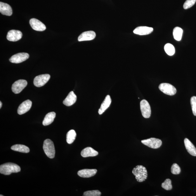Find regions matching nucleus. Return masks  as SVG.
I'll use <instances>...</instances> for the list:
<instances>
[{"label": "nucleus", "instance_id": "nucleus-1", "mask_svg": "<svg viewBox=\"0 0 196 196\" xmlns=\"http://www.w3.org/2000/svg\"><path fill=\"white\" fill-rule=\"evenodd\" d=\"M20 166L13 163H6L0 166V173L4 175H9L12 173H17L20 171Z\"/></svg>", "mask_w": 196, "mask_h": 196}, {"label": "nucleus", "instance_id": "nucleus-2", "mask_svg": "<svg viewBox=\"0 0 196 196\" xmlns=\"http://www.w3.org/2000/svg\"><path fill=\"white\" fill-rule=\"evenodd\" d=\"M132 173L135 176L136 179L138 182H143L148 177L147 170L145 167L142 165H138L134 167Z\"/></svg>", "mask_w": 196, "mask_h": 196}, {"label": "nucleus", "instance_id": "nucleus-3", "mask_svg": "<svg viewBox=\"0 0 196 196\" xmlns=\"http://www.w3.org/2000/svg\"><path fill=\"white\" fill-rule=\"evenodd\" d=\"M43 148L45 153L50 159L55 157V151L54 144L50 139H46L44 141Z\"/></svg>", "mask_w": 196, "mask_h": 196}, {"label": "nucleus", "instance_id": "nucleus-4", "mask_svg": "<svg viewBox=\"0 0 196 196\" xmlns=\"http://www.w3.org/2000/svg\"><path fill=\"white\" fill-rule=\"evenodd\" d=\"M159 88L162 92L170 96L174 95L176 92L175 87L169 83H164L160 84Z\"/></svg>", "mask_w": 196, "mask_h": 196}, {"label": "nucleus", "instance_id": "nucleus-5", "mask_svg": "<svg viewBox=\"0 0 196 196\" xmlns=\"http://www.w3.org/2000/svg\"><path fill=\"white\" fill-rule=\"evenodd\" d=\"M141 143L148 147L154 149L160 147L162 144L161 140L154 138H151L142 140Z\"/></svg>", "mask_w": 196, "mask_h": 196}, {"label": "nucleus", "instance_id": "nucleus-6", "mask_svg": "<svg viewBox=\"0 0 196 196\" xmlns=\"http://www.w3.org/2000/svg\"><path fill=\"white\" fill-rule=\"evenodd\" d=\"M50 78V75L49 74L41 75L35 78L34 84L35 86L40 87L44 86Z\"/></svg>", "mask_w": 196, "mask_h": 196}, {"label": "nucleus", "instance_id": "nucleus-7", "mask_svg": "<svg viewBox=\"0 0 196 196\" xmlns=\"http://www.w3.org/2000/svg\"><path fill=\"white\" fill-rule=\"evenodd\" d=\"M27 85V82L25 80H18L13 84L12 90L14 93L18 94L22 91Z\"/></svg>", "mask_w": 196, "mask_h": 196}, {"label": "nucleus", "instance_id": "nucleus-8", "mask_svg": "<svg viewBox=\"0 0 196 196\" xmlns=\"http://www.w3.org/2000/svg\"><path fill=\"white\" fill-rule=\"evenodd\" d=\"M140 109L142 114L144 117L148 119L150 117L151 114V108L148 101L143 100L141 101Z\"/></svg>", "mask_w": 196, "mask_h": 196}, {"label": "nucleus", "instance_id": "nucleus-9", "mask_svg": "<svg viewBox=\"0 0 196 196\" xmlns=\"http://www.w3.org/2000/svg\"><path fill=\"white\" fill-rule=\"evenodd\" d=\"M29 55L26 53H20L15 54L9 59V60L12 63H20L28 59Z\"/></svg>", "mask_w": 196, "mask_h": 196}, {"label": "nucleus", "instance_id": "nucleus-10", "mask_svg": "<svg viewBox=\"0 0 196 196\" xmlns=\"http://www.w3.org/2000/svg\"><path fill=\"white\" fill-rule=\"evenodd\" d=\"M30 24L32 29L36 31H42L46 29V25L41 21L36 19H31L30 20Z\"/></svg>", "mask_w": 196, "mask_h": 196}, {"label": "nucleus", "instance_id": "nucleus-11", "mask_svg": "<svg viewBox=\"0 0 196 196\" xmlns=\"http://www.w3.org/2000/svg\"><path fill=\"white\" fill-rule=\"evenodd\" d=\"M22 37V33L20 31L11 30L8 33L7 39L11 42H16L20 40Z\"/></svg>", "mask_w": 196, "mask_h": 196}, {"label": "nucleus", "instance_id": "nucleus-12", "mask_svg": "<svg viewBox=\"0 0 196 196\" xmlns=\"http://www.w3.org/2000/svg\"><path fill=\"white\" fill-rule=\"evenodd\" d=\"M32 104L31 101L30 100H28L24 101L18 107V114L22 115L27 112L31 108Z\"/></svg>", "mask_w": 196, "mask_h": 196}, {"label": "nucleus", "instance_id": "nucleus-13", "mask_svg": "<svg viewBox=\"0 0 196 196\" xmlns=\"http://www.w3.org/2000/svg\"><path fill=\"white\" fill-rule=\"evenodd\" d=\"M96 36L95 32L91 31L82 33L79 36L78 40L79 42L91 41L95 38Z\"/></svg>", "mask_w": 196, "mask_h": 196}, {"label": "nucleus", "instance_id": "nucleus-14", "mask_svg": "<svg viewBox=\"0 0 196 196\" xmlns=\"http://www.w3.org/2000/svg\"><path fill=\"white\" fill-rule=\"evenodd\" d=\"M97 171L96 169H85L79 171L77 174L81 177L88 178L95 176Z\"/></svg>", "mask_w": 196, "mask_h": 196}, {"label": "nucleus", "instance_id": "nucleus-15", "mask_svg": "<svg viewBox=\"0 0 196 196\" xmlns=\"http://www.w3.org/2000/svg\"><path fill=\"white\" fill-rule=\"evenodd\" d=\"M153 31V28L146 26L138 27L133 31L134 34L140 35H147L151 34Z\"/></svg>", "mask_w": 196, "mask_h": 196}, {"label": "nucleus", "instance_id": "nucleus-16", "mask_svg": "<svg viewBox=\"0 0 196 196\" xmlns=\"http://www.w3.org/2000/svg\"><path fill=\"white\" fill-rule=\"evenodd\" d=\"M0 12L3 15L10 16L12 15L13 10L8 4L0 2Z\"/></svg>", "mask_w": 196, "mask_h": 196}, {"label": "nucleus", "instance_id": "nucleus-17", "mask_svg": "<svg viewBox=\"0 0 196 196\" xmlns=\"http://www.w3.org/2000/svg\"><path fill=\"white\" fill-rule=\"evenodd\" d=\"M76 95L74 92L71 91L64 100L63 103L65 105L70 107L74 104L76 102Z\"/></svg>", "mask_w": 196, "mask_h": 196}, {"label": "nucleus", "instance_id": "nucleus-18", "mask_svg": "<svg viewBox=\"0 0 196 196\" xmlns=\"http://www.w3.org/2000/svg\"><path fill=\"white\" fill-rule=\"evenodd\" d=\"M111 102L112 100L110 96L109 95H107L106 97L105 100L101 104L100 108L99 109L98 112L99 114L102 115L103 113L109 107Z\"/></svg>", "mask_w": 196, "mask_h": 196}, {"label": "nucleus", "instance_id": "nucleus-19", "mask_svg": "<svg viewBox=\"0 0 196 196\" xmlns=\"http://www.w3.org/2000/svg\"><path fill=\"white\" fill-rule=\"evenodd\" d=\"M81 154L82 157L86 158L96 156L98 155V153L92 148L87 147L81 151Z\"/></svg>", "mask_w": 196, "mask_h": 196}, {"label": "nucleus", "instance_id": "nucleus-20", "mask_svg": "<svg viewBox=\"0 0 196 196\" xmlns=\"http://www.w3.org/2000/svg\"><path fill=\"white\" fill-rule=\"evenodd\" d=\"M184 143L188 152L191 155L196 156V148L192 143L188 139L186 138L184 140Z\"/></svg>", "mask_w": 196, "mask_h": 196}, {"label": "nucleus", "instance_id": "nucleus-21", "mask_svg": "<svg viewBox=\"0 0 196 196\" xmlns=\"http://www.w3.org/2000/svg\"><path fill=\"white\" fill-rule=\"evenodd\" d=\"M56 117V113L54 112H49L44 117L42 124L44 126H47L51 124L53 121Z\"/></svg>", "mask_w": 196, "mask_h": 196}, {"label": "nucleus", "instance_id": "nucleus-22", "mask_svg": "<svg viewBox=\"0 0 196 196\" xmlns=\"http://www.w3.org/2000/svg\"><path fill=\"white\" fill-rule=\"evenodd\" d=\"M11 149L16 152L27 153L30 152V149L27 146L23 145L17 144L13 146Z\"/></svg>", "mask_w": 196, "mask_h": 196}, {"label": "nucleus", "instance_id": "nucleus-23", "mask_svg": "<svg viewBox=\"0 0 196 196\" xmlns=\"http://www.w3.org/2000/svg\"><path fill=\"white\" fill-rule=\"evenodd\" d=\"M183 31L180 27H176L173 30V35L175 39L180 41L182 37Z\"/></svg>", "mask_w": 196, "mask_h": 196}, {"label": "nucleus", "instance_id": "nucleus-24", "mask_svg": "<svg viewBox=\"0 0 196 196\" xmlns=\"http://www.w3.org/2000/svg\"><path fill=\"white\" fill-rule=\"evenodd\" d=\"M76 137V132L74 130H71L68 132L67 134V137H66V140L68 143H72L75 140Z\"/></svg>", "mask_w": 196, "mask_h": 196}, {"label": "nucleus", "instance_id": "nucleus-25", "mask_svg": "<svg viewBox=\"0 0 196 196\" xmlns=\"http://www.w3.org/2000/svg\"><path fill=\"white\" fill-rule=\"evenodd\" d=\"M165 52L169 56H173L175 53V49L173 45L167 43L165 45L164 47Z\"/></svg>", "mask_w": 196, "mask_h": 196}, {"label": "nucleus", "instance_id": "nucleus-26", "mask_svg": "<svg viewBox=\"0 0 196 196\" xmlns=\"http://www.w3.org/2000/svg\"><path fill=\"white\" fill-rule=\"evenodd\" d=\"M162 187L166 190H170L172 189V186L171 181V179H167L162 184Z\"/></svg>", "mask_w": 196, "mask_h": 196}, {"label": "nucleus", "instance_id": "nucleus-27", "mask_svg": "<svg viewBox=\"0 0 196 196\" xmlns=\"http://www.w3.org/2000/svg\"><path fill=\"white\" fill-rule=\"evenodd\" d=\"M101 193L100 191L98 190L88 191L85 192L84 196H100Z\"/></svg>", "mask_w": 196, "mask_h": 196}, {"label": "nucleus", "instance_id": "nucleus-28", "mask_svg": "<svg viewBox=\"0 0 196 196\" xmlns=\"http://www.w3.org/2000/svg\"><path fill=\"white\" fill-rule=\"evenodd\" d=\"M180 167L178 166V165L176 164H174L171 167V172L172 174H179L181 173Z\"/></svg>", "mask_w": 196, "mask_h": 196}, {"label": "nucleus", "instance_id": "nucleus-29", "mask_svg": "<svg viewBox=\"0 0 196 196\" xmlns=\"http://www.w3.org/2000/svg\"><path fill=\"white\" fill-rule=\"evenodd\" d=\"M196 0H186L183 5V8L185 9L189 8L195 3Z\"/></svg>", "mask_w": 196, "mask_h": 196}, {"label": "nucleus", "instance_id": "nucleus-30", "mask_svg": "<svg viewBox=\"0 0 196 196\" xmlns=\"http://www.w3.org/2000/svg\"><path fill=\"white\" fill-rule=\"evenodd\" d=\"M190 101L193 114L196 116V97H192Z\"/></svg>", "mask_w": 196, "mask_h": 196}, {"label": "nucleus", "instance_id": "nucleus-31", "mask_svg": "<svg viewBox=\"0 0 196 196\" xmlns=\"http://www.w3.org/2000/svg\"><path fill=\"white\" fill-rule=\"evenodd\" d=\"M0 105H1V106H0V108H1L2 107V103L1 102V101L0 102Z\"/></svg>", "mask_w": 196, "mask_h": 196}, {"label": "nucleus", "instance_id": "nucleus-32", "mask_svg": "<svg viewBox=\"0 0 196 196\" xmlns=\"http://www.w3.org/2000/svg\"><path fill=\"white\" fill-rule=\"evenodd\" d=\"M1 196H3V195H1Z\"/></svg>", "mask_w": 196, "mask_h": 196}]
</instances>
